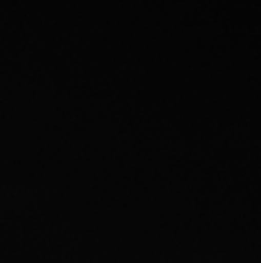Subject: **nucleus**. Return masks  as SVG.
<instances>
[]
</instances>
